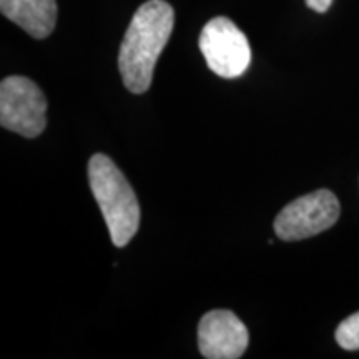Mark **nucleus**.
<instances>
[{"label": "nucleus", "mask_w": 359, "mask_h": 359, "mask_svg": "<svg viewBox=\"0 0 359 359\" xmlns=\"http://www.w3.org/2000/svg\"><path fill=\"white\" fill-rule=\"evenodd\" d=\"M175 12L165 0H148L135 12L118 52V70L132 93L151 85L156 60L173 32Z\"/></svg>", "instance_id": "nucleus-1"}, {"label": "nucleus", "mask_w": 359, "mask_h": 359, "mask_svg": "<svg viewBox=\"0 0 359 359\" xmlns=\"http://www.w3.org/2000/svg\"><path fill=\"white\" fill-rule=\"evenodd\" d=\"M88 182L109 226L111 243L116 248H123L140 226V205L132 185L103 154H95L90 158Z\"/></svg>", "instance_id": "nucleus-2"}, {"label": "nucleus", "mask_w": 359, "mask_h": 359, "mask_svg": "<svg viewBox=\"0 0 359 359\" xmlns=\"http://www.w3.org/2000/svg\"><path fill=\"white\" fill-rule=\"evenodd\" d=\"M0 125L4 128L35 138L47 125V98L32 80L12 75L0 83Z\"/></svg>", "instance_id": "nucleus-3"}, {"label": "nucleus", "mask_w": 359, "mask_h": 359, "mask_svg": "<svg viewBox=\"0 0 359 359\" xmlns=\"http://www.w3.org/2000/svg\"><path fill=\"white\" fill-rule=\"evenodd\" d=\"M339 201L330 190H318L291 201L278 213L275 233L283 241H299L320 235L338 222Z\"/></svg>", "instance_id": "nucleus-4"}, {"label": "nucleus", "mask_w": 359, "mask_h": 359, "mask_svg": "<svg viewBox=\"0 0 359 359\" xmlns=\"http://www.w3.org/2000/svg\"><path fill=\"white\" fill-rule=\"evenodd\" d=\"M200 50L210 70L223 79L243 75L251 62L246 35L226 17H215L200 34Z\"/></svg>", "instance_id": "nucleus-5"}, {"label": "nucleus", "mask_w": 359, "mask_h": 359, "mask_svg": "<svg viewBox=\"0 0 359 359\" xmlns=\"http://www.w3.org/2000/svg\"><path fill=\"white\" fill-rule=\"evenodd\" d=\"M250 334L243 321L228 309H213L198 325V348L206 359H238L243 356Z\"/></svg>", "instance_id": "nucleus-6"}, {"label": "nucleus", "mask_w": 359, "mask_h": 359, "mask_svg": "<svg viewBox=\"0 0 359 359\" xmlns=\"http://www.w3.org/2000/svg\"><path fill=\"white\" fill-rule=\"evenodd\" d=\"M0 11L34 39L48 37L57 24V0H0Z\"/></svg>", "instance_id": "nucleus-7"}, {"label": "nucleus", "mask_w": 359, "mask_h": 359, "mask_svg": "<svg viewBox=\"0 0 359 359\" xmlns=\"http://www.w3.org/2000/svg\"><path fill=\"white\" fill-rule=\"evenodd\" d=\"M336 341L346 351L359 349V311L346 318L336 330Z\"/></svg>", "instance_id": "nucleus-8"}, {"label": "nucleus", "mask_w": 359, "mask_h": 359, "mask_svg": "<svg viewBox=\"0 0 359 359\" xmlns=\"http://www.w3.org/2000/svg\"><path fill=\"white\" fill-rule=\"evenodd\" d=\"M331 4H333V0H306V6L309 8H313L314 12H326L327 8L331 7Z\"/></svg>", "instance_id": "nucleus-9"}]
</instances>
